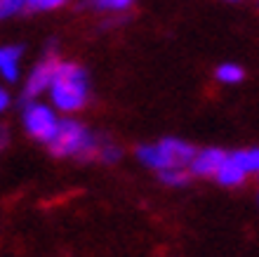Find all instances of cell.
<instances>
[{"mask_svg": "<svg viewBox=\"0 0 259 257\" xmlns=\"http://www.w3.org/2000/svg\"><path fill=\"white\" fill-rule=\"evenodd\" d=\"M90 95L88 74L73 61H59L55 74V81L50 85V97L55 102V108L73 114L78 108L85 106Z\"/></svg>", "mask_w": 259, "mask_h": 257, "instance_id": "6da1fadb", "label": "cell"}, {"mask_svg": "<svg viewBox=\"0 0 259 257\" xmlns=\"http://www.w3.org/2000/svg\"><path fill=\"white\" fill-rule=\"evenodd\" d=\"M214 76H217L219 83H226V85H236V83H240L243 78H245V71H243L238 64H222V66H217Z\"/></svg>", "mask_w": 259, "mask_h": 257, "instance_id": "8fae6325", "label": "cell"}, {"mask_svg": "<svg viewBox=\"0 0 259 257\" xmlns=\"http://www.w3.org/2000/svg\"><path fill=\"white\" fill-rule=\"evenodd\" d=\"M19 59H21V48L19 45H5L0 48V74L5 81H17L19 76Z\"/></svg>", "mask_w": 259, "mask_h": 257, "instance_id": "ba28073f", "label": "cell"}, {"mask_svg": "<svg viewBox=\"0 0 259 257\" xmlns=\"http://www.w3.org/2000/svg\"><path fill=\"white\" fill-rule=\"evenodd\" d=\"M247 172L240 168V163L233 158L231 154H226L224 163L219 165V170L214 172V179H217L222 187H240V184L245 182Z\"/></svg>", "mask_w": 259, "mask_h": 257, "instance_id": "52a82bcc", "label": "cell"}, {"mask_svg": "<svg viewBox=\"0 0 259 257\" xmlns=\"http://www.w3.org/2000/svg\"><path fill=\"white\" fill-rule=\"evenodd\" d=\"M57 66H59V59L55 54H48L35 64V68L28 74L26 83H24V102H31L38 95H42L45 90H50L52 81H55Z\"/></svg>", "mask_w": 259, "mask_h": 257, "instance_id": "5b68a950", "label": "cell"}, {"mask_svg": "<svg viewBox=\"0 0 259 257\" xmlns=\"http://www.w3.org/2000/svg\"><path fill=\"white\" fill-rule=\"evenodd\" d=\"M233 158L240 163V168L245 170L247 175L259 172V149H243V151H233Z\"/></svg>", "mask_w": 259, "mask_h": 257, "instance_id": "30bf717a", "label": "cell"}, {"mask_svg": "<svg viewBox=\"0 0 259 257\" xmlns=\"http://www.w3.org/2000/svg\"><path fill=\"white\" fill-rule=\"evenodd\" d=\"M135 0H90V5L102 12H123L132 5Z\"/></svg>", "mask_w": 259, "mask_h": 257, "instance_id": "7c38bea8", "label": "cell"}, {"mask_svg": "<svg viewBox=\"0 0 259 257\" xmlns=\"http://www.w3.org/2000/svg\"><path fill=\"white\" fill-rule=\"evenodd\" d=\"M68 0H26V10L31 12H48V10H57V7L66 5Z\"/></svg>", "mask_w": 259, "mask_h": 257, "instance_id": "4fadbf2b", "label": "cell"}, {"mask_svg": "<svg viewBox=\"0 0 259 257\" xmlns=\"http://www.w3.org/2000/svg\"><path fill=\"white\" fill-rule=\"evenodd\" d=\"M7 142H10V132H7V130L0 125V151L7 146Z\"/></svg>", "mask_w": 259, "mask_h": 257, "instance_id": "e0dca14e", "label": "cell"}, {"mask_svg": "<svg viewBox=\"0 0 259 257\" xmlns=\"http://www.w3.org/2000/svg\"><path fill=\"white\" fill-rule=\"evenodd\" d=\"M48 144H50V151L57 158H71V156L92 158V156H97L99 139H95V135L85 125L66 118V121H59V128H57L55 137Z\"/></svg>", "mask_w": 259, "mask_h": 257, "instance_id": "7a4b0ae2", "label": "cell"}, {"mask_svg": "<svg viewBox=\"0 0 259 257\" xmlns=\"http://www.w3.org/2000/svg\"><path fill=\"white\" fill-rule=\"evenodd\" d=\"M24 128L33 139L48 144L55 137L57 128H59V118L55 116V111L45 104L28 102L24 108Z\"/></svg>", "mask_w": 259, "mask_h": 257, "instance_id": "277c9868", "label": "cell"}, {"mask_svg": "<svg viewBox=\"0 0 259 257\" xmlns=\"http://www.w3.org/2000/svg\"><path fill=\"white\" fill-rule=\"evenodd\" d=\"M7 106H10V95H7V90L0 88V114H3Z\"/></svg>", "mask_w": 259, "mask_h": 257, "instance_id": "2e32d148", "label": "cell"}, {"mask_svg": "<svg viewBox=\"0 0 259 257\" xmlns=\"http://www.w3.org/2000/svg\"><path fill=\"white\" fill-rule=\"evenodd\" d=\"M224 158H226V151L210 146V149L196 151V156H193V161L189 168H191V172L198 177H214V172H217L219 165L224 163Z\"/></svg>", "mask_w": 259, "mask_h": 257, "instance_id": "8992f818", "label": "cell"}, {"mask_svg": "<svg viewBox=\"0 0 259 257\" xmlns=\"http://www.w3.org/2000/svg\"><path fill=\"white\" fill-rule=\"evenodd\" d=\"M97 158H102V161H106V163H113L120 158V149H118L113 142H99V146H97Z\"/></svg>", "mask_w": 259, "mask_h": 257, "instance_id": "5bb4252c", "label": "cell"}, {"mask_svg": "<svg viewBox=\"0 0 259 257\" xmlns=\"http://www.w3.org/2000/svg\"><path fill=\"white\" fill-rule=\"evenodd\" d=\"M191 168H167V170H160V179H163L167 187H184V184H189V179H191Z\"/></svg>", "mask_w": 259, "mask_h": 257, "instance_id": "9c48e42d", "label": "cell"}, {"mask_svg": "<svg viewBox=\"0 0 259 257\" xmlns=\"http://www.w3.org/2000/svg\"><path fill=\"white\" fill-rule=\"evenodd\" d=\"M21 10H26V0H0V19L14 17Z\"/></svg>", "mask_w": 259, "mask_h": 257, "instance_id": "9a60e30c", "label": "cell"}, {"mask_svg": "<svg viewBox=\"0 0 259 257\" xmlns=\"http://www.w3.org/2000/svg\"><path fill=\"white\" fill-rule=\"evenodd\" d=\"M196 156V149L191 144L182 142V139H160L158 144H149V146H139L137 149V158L149 165L153 170H167V168H189Z\"/></svg>", "mask_w": 259, "mask_h": 257, "instance_id": "3957f363", "label": "cell"}]
</instances>
